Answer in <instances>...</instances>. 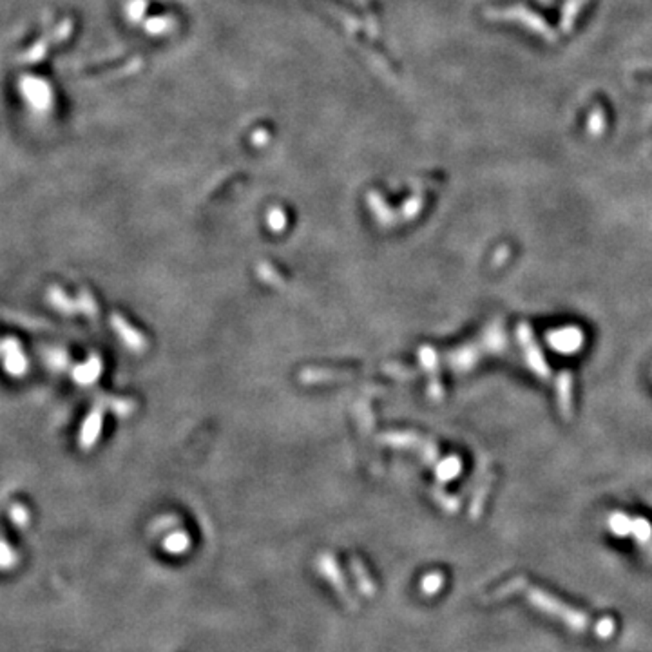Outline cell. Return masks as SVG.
<instances>
[{"mask_svg":"<svg viewBox=\"0 0 652 652\" xmlns=\"http://www.w3.org/2000/svg\"><path fill=\"white\" fill-rule=\"evenodd\" d=\"M528 600L529 604L535 605L537 609H540L542 612H547L551 616L558 618L569 627V629L577 630V632H584V630L589 629V618L584 612L577 611V609L569 607V605L562 604L560 600H556L555 596L547 595L544 591L537 589V587H528Z\"/></svg>","mask_w":652,"mask_h":652,"instance_id":"obj_1","label":"cell"},{"mask_svg":"<svg viewBox=\"0 0 652 652\" xmlns=\"http://www.w3.org/2000/svg\"><path fill=\"white\" fill-rule=\"evenodd\" d=\"M315 569H317V572H319L324 580L328 581V586L335 591V595H338V598L345 604V607L350 609V611H357V609H359L357 600L354 598L350 587H348L347 580H345V574H342L338 562H335V558H333L330 553H323L321 556H317V560H315Z\"/></svg>","mask_w":652,"mask_h":652,"instance_id":"obj_2","label":"cell"},{"mask_svg":"<svg viewBox=\"0 0 652 652\" xmlns=\"http://www.w3.org/2000/svg\"><path fill=\"white\" fill-rule=\"evenodd\" d=\"M350 571H352V574H354L355 584H357L361 595H363L364 598H373V596L377 595V586H375L373 578L370 577L368 569H366V565L363 564V560L357 558V556H352Z\"/></svg>","mask_w":652,"mask_h":652,"instance_id":"obj_3","label":"cell"},{"mask_svg":"<svg viewBox=\"0 0 652 652\" xmlns=\"http://www.w3.org/2000/svg\"><path fill=\"white\" fill-rule=\"evenodd\" d=\"M522 589H528V580H526L523 577H516V578H513V580L507 581V584H504V586L498 587L497 591H493L491 595L488 596V600L506 598V596L516 595V593Z\"/></svg>","mask_w":652,"mask_h":652,"instance_id":"obj_4","label":"cell"},{"mask_svg":"<svg viewBox=\"0 0 652 652\" xmlns=\"http://www.w3.org/2000/svg\"><path fill=\"white\" fill-rule=\"evenodd\" d=\"M442 587H444V577L440 574V572H430V574H426V577L422 578V581H421L422 593H426V595H437Z\"/></svg>","mask_w":652,"mask_h":652,"instance_id":"obj_5","label":"cell"},{"mask_svg":"<svg viewBox=\"0 0 652 652\" xmlns=\"http://www.w3.org/2000/svg\"><path fill=\"white\" fill-rule=\"evenodd\" d=\"M165 547H167L169 553H183V551L189 547V537L183 535V533L171 535V537L165 540Z\"/></svg>","mask_w":652,"mask_h":652,"instance_id":"obj_6","label":"cell"},{"mask_svg":"<svg viewBox=\"0 0 652 652\" xmlns=\"http://www.w3.org/2000/svg\"><path fill=\"white\" fill-rule=\"evenodd\" d=\"M614 630H616V623H614V620H612V618H600L598 621H596V625H595V632H596V636H598V638H602V639H607V638H611L612 635H614Z\"/></svg>","mask_w":652,"mask_h":652,"instance_id":"obj_7","label":"cell"},{"mask_svg":"<svg viewBox=\"0 0 652 652\" xmlns=\"http://www.w3.org/2000/svg\"><path fill=\"white\" fill-rule=\"evenodd\" d=\"M611 528H612V531L616 533V535H627V533L630 531V528H632V523L627 522V519H623V516L616 515L614 519H612Z\"/></svg>","mask_w":652,"mask_h":652,"instance_id":"obj_8","label":"cell"},{"mask_svg":"<svg viewBox=\"0 0 652 652\" xmlns=\"http://www.w3.org/2000/svg\"><path fill=\"white\" fill-rule=\"evenodd\" d=\"M632 529H635V535L638 540L645 542L649 537H651V528H649V523L644 522V520H638V522L632 526Z\"/></svg>","mask_w":652,"mask_h":652,"instance_id":"obj_9","label":"cell"}]
</instances>
